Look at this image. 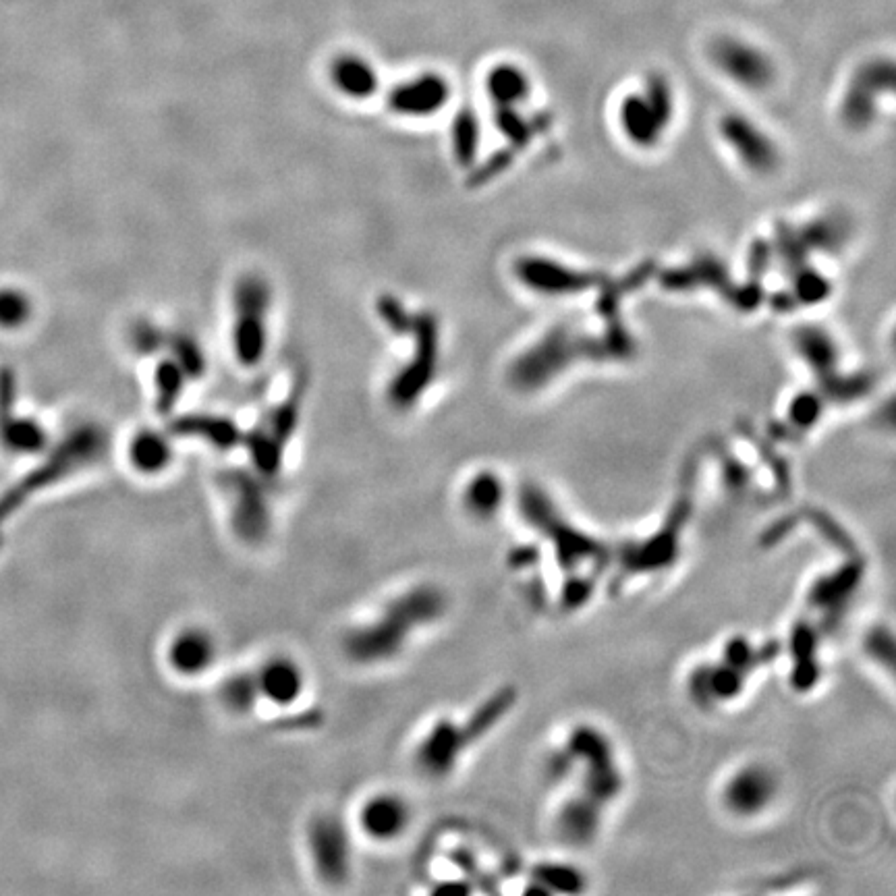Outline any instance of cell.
I'll return each mask as SVG.
<instances>
[{
	"label": "cell",
	"mask_w": 896,
	"mask_h": 896,
	"mask_svg": "<svg viewBox=\"0 0 896 896\" xmlns=\"http://www.w3.org/2000/svg\"><path fill=\"white\" fill-rule=\"evenodd\" d=\"M446 596L434 585H417L392 600L374 621L353 629L345 639V652L361 664L386 662L401 654L409 637L442 619Z\"/></svg>",
	"instance_id": "cell-1"
},
{
	"label": "cell",
	"mask_w": 896,
	"mask_h": 896,
	"mask_svg": "<svg viewBox=\"0 0 896 896\" xmlns=\"http://www.w3.org/2000/svg\"><path fill=\"white\" fill-rule=\"evenodd\" d=\"M515 702V693L511 689H504L496 695H492L488 702L469 716L467 722L459 724L453 720H440L432 731L426 735V739L419 743V749L415 753L417 768L432 778H442L451 774L461 755L475 743L480 741L490 728L500 722L504 712Z\"/></svg>",
	"instance_id": "cell-2"
},
{
	"label": "cell",
	"mask_w": 896,
	"mask_h": 896,
	"mask_svg": "<svg viewBox=\"0 0 896 896\" xmlns=\"http://www.w3.org/2000/svg\"><path fill=\"white\" fill-rule=\"evenodd\" d=\"M231 349L241 368H258L270 347L274 291L260 272H245L233 287Z\"/></svg>",
	"instance_id": "cell-3"
},
{
	"label": "cell",
	"mask_w": 896,
	"mask_h": 896,
	"mask_svg": "<svg viewBox=\"0 0 896 896\" xmlns=\"http://www.w3.org/2000/svg\"><path fill=\"white\" fill-rule=\"evenodd\" d=\"M305 399V380H297L287 397L270 407L260 422L249 430L245 438L247 453L251 457V465L262 478H272L283 465L285 451L295 436V430L301 419V407Z\"/></svg>",
	"instance_id": "cell-4"
},
{
	"label": "cell",
	"mask_w": 896,
	"mask_h": 896,
	"mask_svg": "<svg viewBox=\"0 0 896 896\" xmlns=\"http://www.w3.org/2000/svg\"><path fill=\"white\" fill-rule=\"evenodd\" d=\"M675 117V96L662 75H650L641 92L627 94L619 106V127L635 148L650 150Z\"/></svg>",
	"instance_id": "cell-5"
},
{
	"label": "cell",
	"mask_w": 896,
	"mask_h": 896,
	"mask_svg": "<svg viewBox=\"0 0 896 896\" xmlns=\"http://www.w3.org/2000/svg\"><path fill=\"white\" fill-rule=\"evenodd\" d=\"M405 336L413 339V355L388 384V401L397 409L413 407L438 368V326L430 314H413Z\"/></svg>",
	"instance_id": "cell-6"
},
{
	"label": "cell",
	"mask_w": 896,
	"mask_h": 896,
	"mask_svg": "<svg viewBox=\"0 0 896 896\" xmlns=\"http://www.w3.org/2000/svg\"><path fill=\"white\" fill-rule=\"evenodd\" d=\"M780 780L762 762H747L728 774L720 787V805L737 820H755L776 803Z\"/></svg>",
	"instance_id": "cell-7"
},
{
	"label": "cell",
	"mask_w": 896,
	"mask_h": 896,
	"mask_svg": "<svg viewBox=\"0 0 896 896\" xmlns=\"http://www.w3.org/2000/svg\"><path fill=\"white\" fill-rule=\"evenodd\" d=\"M227 496L235 534L245 542H260L270 531V502L262 480L243 471H229L220 478Z\"/></svg>",
	"instance_id": "cell-8"
},
{
	"label": "cell",
	"mask_w": 896,
	"mask_h": 896,
	"mask_svg": "<svg viewBox=\"0 0 896 896\" xmlns=\"http://www.w3.org/2000/svg\"><path fill=\"white\" fill-rule=\"evenodd\" d=\"M714 67L735 86L749 92H764L772 86L776 69L770 56L747 40L722 36L710 46Z\"/></svg>",
	"instance_id": "cell-9"
},
{
	"label": "cell",
	"mask_w": 896,
	"mask_h": 896,
	"mask_svg": "<svg viewBox=\"0 0 896 896\" xmlns=\"http://www.w3.org/2000/svg\"><path fill=\"white\" fill-rule=\"evenodd\" d=\"M307 849L318 876L328 884H343L351 867V840L336 816H320L307 828Z\"/></svg>",
	"instance_id": "cell-10"
},
{
	"label": "cell",
	"mask_w": 896,
	"mask_h": 896,
	"mask_svg": "<svg viewBox=\"0 0 896 896\" xmlns=\"http://www.w3.org/2000/svg\"><path fill=\"white\" fill-rule=\"evenodd\" d=\"M451 100V83L436 71L417 73L403 79L388 92V108L401 119H430Z\"/></svg>",
	"instance_id": "cell-11"
},
{
	"label": "cell",
	"mask_w": 896,
	"mask_h": 896,
	"mask_svg": "<svg viewBox=\"0 0 896 896\" xmlns=\"http://www.w3.org/2000/svg\"><path fill=\"white\" fill-rule=\"evenodd\" d=\"M894 86V67L890 61L876 59L865 63L855 77L851 79L849 92L843 98V115L845 123H849L855 129L867 127L876 119L878 110V96L890 94Z\"/></svg>",
	"instance_id": "cell-12"
},
{
	"label": "cell",
	"mask_w": 896,
	"mask_h": 896,
	"mask_svg": "<svg viewBox=\"0 0 896 896\" xmlns=\"http://www.w3.org/2000/svg\"><path fill=\"white\" fill-rule=\"evenodd\" d=\"M724 144L733 150L737 160L755 175H770L778 168L780 154L774 139L741 115H726L720 123Z\"/></svg>",
	"instance_id": "cell-13"
},
{
	"label": "cell",
	"mask_w": 896,
	"mask_h": 896,
	"mask_svg": "<svg viewBox=\"0 0 896 896\" xmlns=\"http://www.w3.org/2000/svg\"><path fill=\"white\" fill-rule=\"evenodd\" d=\"M604 805L577 791L558 805L554 814V832L573 849L590 847L598 838L604 822Z\"/></svg>",
	"instance_id": "cell-14"
},
{
	"label": "cell",
	"mask_w": 896,
	"mask_h": 896,
	"mask_svg": "<svg viewBox=\"0 0 896 896\" xmlns=\"http://www.w3.org/2000/svg\"><path fill=\"white\" fill-rule=\"evenodd\" d=\"M507 504V484L492 469L475 471L461 490V507L465 515L478 523L494 521Z\"/></svg>",
	"instance_id": "cell-15"
},
{
	"label": "cell",
	"mask_w": 896,
	"mask_h": 896,
	"mask_svg": "<svg viewBox=\"0 0 896 896\" xmlns=\"http://www.w3.org/2000/svg\"><path fill=\"white\" fill-rule=\"evenodd\" d=\"M332 88L341 96L363 102L372 98L380 88V75L374 63H370L366 56L345 52L339 54L330 63L328 69Z\"/></svg>",
	"instance_id": "cell-16"
},
{
	"label": "cell",
	"mask_w": 896,
	"mask_h": 896,
	"mask_svg": "<svg viewBox=\"0 0 896 896\" xmlns=\"http://www.w3.org/2000/svg\"><path fill=\"white\" fill-rule=\"evenodd\" d=\"M517 274L525 287L548 295H567L583 291L590 285V278L583 272L542 258L523 260L517 268Z\"/></svg>",
	"instance_id": "cell-17"
},
{
	"label": "cell",
	"mask_w": 896,
	"mask_h": 896,
	"mask_svg": "<svg viewBox=\"0 0 896 896\" xmlns=\"http://www.w3.org/2000/svg\"><path fill=\"white\" fill-rule=\"evenodd\" d=\"M411 822V807L399 795H378L363 805L361 830L376 840L399 838Z\"/></svg>",
	"instance_id": "cell-18"
},
{
	"label": "cell",
	"mask_w": 896,
	"mask_h": 896,
	"mask_svg": "<svg viewBox=\"0 0 896 896\" xmlns=\"http://www.w3.org/2000/svg\"><path fill=\"white\" fill-rule=\"evenodd\" d=\"M260 699L276 706H291L297 702L305 687V675L301 666L291 658H272L262 664L258 672H254Z\"/></svg>",
	"instance_id": "cell-19"
},
{
	"label": "cell",
	"mask_w": 896,
	"mask_h": 896,
	"mask_svg": "<svg viewBox=\"0 0 896 896\" xmlns=\"http://www.w3.org/2000/svg\"><path fill=\"white\" fill-rule=\"evenodd\" d=\"M216 660L214 637L204 629H185L168 646V662L183 677H198Z\"/></svg>",
	"instance_id": "cell-20"
},
{
	"label": "cell",
	"mask_w": 896,
	"mask_h": 896,
	"mask_svg": "<svg viewBox=\"0 0 896 896\" xmlns=\"http://www.w3.org/2000/svg\"><path fill=\"white\" fill-rule=\"evenodd\" d=\"M173 436L202 440L218 451H231L233 446L243 442V434L237 428L235 422L222 415H208V413H193L183 415L173 422Z\"/></svg>",
	"instance_id": "cell-21"
},
{
	"label": "cell",
	"mask_w": 896,
	"mask_h": 896,
	"mask_svg": "<svg viewBox=\"0 0 896 896\" xmlns=\"http://www.w3.org/2000/svg\"><path fill=\"white\" fill-rule=\"evenodd\" d=\"M127 457L135 471L144 475H158L173 463L171 436L158 430H139L131 436Z\"/></svg>",
	"instance_id": "cell-22"
},
{
	"label": "cell",
	"mask_w": 896,
	"mask_h": 896,
	"mask_svg": "<svg viewBox=\"0 0 896 896\" xmlns=\"http://www.w3.org/2000/svg\"><path fill=\"white\" fill-rule=\"evenodd\" d=\"M486 94L496 108H519L531 94V79L515 63H498L486 75Z\"/></svg>",
	"instance_id": "cell-23"
},
{
	"label": "cell",
	"mask_w": 896,
	"mask_h": 896,
	"mask_svg": "<svg viewBox=\"0 0 896 896\" xmlns=\"http://www.w3.org/2000/svg\"><path fill=\"white\" fill-rule=\"evenodd\" d=\"M189 376L173 357H162L154 370V399L156 409L162 413H171L179 403Z\"/></svg>",
	"instance_id": "cell-24"
},
{
	"label": "cell",
	"mask_w": 896,
	"mask_h": 896,
	"mask_svg": "<svg viewBox=\"0 0 896 896\" xmlns=\"http://www.w3.org/2000/svg\"><path fill=\"white\" fill-rule=\"evenodd\" d=\"M162 349L168 351V357H173L183 372L189 376V380L202 378L206 372V355L200 347V343L193 339L191 334L185 332H164Z\"/></svg>",
	"instance_id": "cell-25"
},
{
	"label": "cell",
	"mask_w": 896,
	"mask_h": 896,
	"mask_svg": "<svg viewBox=\"0 0 896 896\" xmlns=\"http://www.w3.org/2000/svg\"><path fill=\"white\" fill-rule=\"evenodd\" d=\"M260 699L254 672H237L220 687V702L233 714H247L256 708Z\"/></svg>",
	"instance_id": "cell-26"
},
{
	"label": "cell",
	"mask_w": 896,
	"mask_h": 896,
	"mask_svg": "<svg viewBox=\"0 0 896 896\" xmlns=\"http://www.w3.org/2000/svg\"><path fill=\"white\" fill-rule=\"evenodd\" d=\"M534 882L538 884L536 888H527L525 892H542V894H552V892H581L585 888V876L575 870L573 865H544L536 870V878Z\"/></svg>",
	"instance_id": "cell-27"
},
{
	"label": "cell",
	"mask_w": 896,
	"mask_h": 896,
	"mask_svg": "<svg viewBox=\"0 0 896 896\" xmlns=\"http://www.w3.org/2000/svg\"><path fill=\"white\" fill-rule=\"evenodd\" d=\"M480 125L471 110H461L453 123V154L461 164H471L478 154Z\"/></svg>",
	"instance_id": "cell-28"
},
{
	"label": "cell",
	"mask_w": 896,
	"mask_h": 896,
	"mask_svg": "<svg viewBox=\"0 0 896 896\" xmlns=\"http://www.w3.org/2000/svg\"><path fill=\"white\" fill-rule=\"evenodd\" d=\"M797 347H799L801 355L818 368H830L834 363L836 347H834L830 336L824 334V330H820V328L801 330V334L797 336Z\"/></svg>",
	"instance_id": "cell-29"
},
{
	"label": "cell",
	"mask_w": 896,
	"mask_h": 896,
	"mask_svg": "<svg viewBox=\"0 0 896 896\" xmlns=\"http://www.w3.org/2000/svg\"><path fill=\"white\" fill-rule=\"evenodd\" d=\"M720 660L747 672V675L755 666H760L758 648H755L753 643L749 639H745L743 635H733L724 641Z\"/></svg>",
	"instance_id": "cell-30"
},
{
	"label": "cell",
	"mask_w": 896,
	"mask_h": 896,
	"mask_svg": "<svg viewBox=\"0 0 896 896\" xmlns=\"http://www.w3.org/2000/svg\"><path fill=\"white\" fill-rule=\"evenodd\" d=\"M376 316L392 334L403 336L413 318V314L403 305V301L397 299L395 295H380L376 299Z\"/></svg>",
	"instance_id": "cell-31"
},
{
	"label": "cell",
	"mask_w": 896,
	"mask_h": 896,
	"mask_svg": "<svg viewBox=\"0 0 896 896\" xmlns=\"http://www.w3.org/2000/svg\"><path fill=\"white\" fill-rule=\"evenodd\" d=\"M129 339H131V349H133L135 353H139V355H152V353H156V351L162 349V343H164V330L156 328V326L150 324V322H137V324L131 328V332H129Z\"/></svg>",
	"instance_id": "cell-32"
},
{
	"label": "cell",
	"mask_w": 896,
	"mask_h": 896,
	"mask_svg": "<svg viewBox=\"0 0 896 896\" xmlns=\"http://www.w3.org/2000/svg\"><path fill=\"white\" fill-rule=\"evenodd\" d=\"M791 422L797 428H811L820 422L822 417V401L816 395H799L789 411Z\"/></svg>",
	"instance_id": "cell-33"
}]
</instances>
